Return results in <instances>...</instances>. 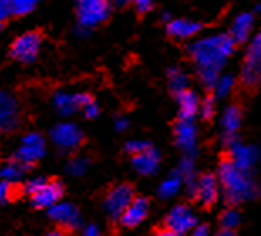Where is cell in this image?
<instances>
[{"instance_id":"cell-1","label":"cell","mask_w":261,"mask_h":236,"mask_svg":"<svg viewBox=\"0 0 261 236\" xmlns=\"http://www.w3.org/2000/svg\"><path fill=\"white\" fill-rule=\"evenodd\" d=\"M234 49L236 44L229 37V34H211V36L196 39L189 46V54L204 88L213 89L227 59L234 54Z\"/></svg>"},{"instance_id":"cell-2","label":"cell","mask_w":261,"mask_h":236,"mask_svg":"<svg viewBox=\"0 0 261 236\" xmlns=\"http://www.w3.org/2000/svg\"><path fill=\"white\" fill-rule=\"evenodd\" d=\"M218 177L224 199L231 206L241 204V202L253 199L258 194V185L251 177V172L238 169L229 159L219 164Z\"/></svg>"},{"instance_id":"cell-3","label":"cell","mask_w":261,"mask_h":236,"mask_svg":"<svg viewBox=\"0 0 261 236\" xmlns=\"http://www.w3.org/2000/svg\"><path fill=\"white\" fill-rule=\"evenodd\" d=\"M240 80L246 88H254L261 80V34L251 36L241 66Z\"/></svg>"},{"instance_id":"cell-4","label":"cell","mask_w":261,"mask_h":236,"mask_svg":"<svg viewBox=\"0 0 261 236\" xmlns=\"http://www.w3.org/2000/svg\"><path fill=\"white\" fill-rule=\"evenodd\" d=\"M110 12V0H77V26L91 31L107 20Z\"/></svg>"},{"instance_id":"cell-5","label":"cell","mask_w":261,"mask_h":236,"mask_svg":"<svg viewBox=\"0 0 261 236\" xmlns=\"http://www.w3.org/2000/svg\"><path fill=\"white\" fill-rule=\"evenodd\" d=\"M41 46H42L41 34L36 31L24 32L19 37L14 39L12 46H10V56L15 61L24 64L34 63L39 56V51H41Z\"/></svg>"},{"instance_id":"cell-6","label":"cell","mask_w":261,"mask_h":236,"mask_svg":"<svg viewBox=\"0 0 261 236\" xmlns=\"http://www.w3.org/2000/svg\"><path fill=\"white\" fill-rule=\"evenodd\" d=\"M51 142L63 152H73L83 144V130L73 122H61L51 128Z\"/></svg>"},{"instance_id":"cell-7","label":"cell","mask_w":261,"mask_h":236,"mask_svg":"<svg viewBox=\"0 0 261 236\" xmlns=\"http://www.w3.org/2000/svg\"><path fill=\"white\" fill-rule=\"evenodd\" d=\"M133 198H135V191L130 184H118L113 189H110L108 194L105 196L103 207L110 218L118 219Z\"/></svg>"},{"instance_id":"cell-8","label":"cell","mask_w":261,"mask_h":236,"mask_svg":"<svg viewBox=\"0 0 261 236\" xmlns=\"http://www.w3.org/2000/svg\"><path fill=\"white\" fill-rule=\"evenodd\" d=\"M46 154V140L41 133H27L20 142V147L15 152V160L22 162L25 166H31L34 162L41 160Z\"/></svg>"},{"instance_id":"cell-9","label":"cell","mask_w":261,"mask_h":236,"mask_svg":"<svg viewBox=\"0 0 261 236\" xmlns=\"http://www.w3.org/2000/svg\"><path fill=\"white\" fill-rule=\"evenodd\" d=\"M197 223H199L197 216L194 215V211L184 204L172 207L167 218H165V226H167V229H170V231H174L177 236L187 234Z\"/></svg>"},{"instance_id":"cell-10","label":"cell","mask_w":261,"mask_h":236,"mask_svg":"<svg viewBox=\"0 0 261 236\" xmlns=\"http://www.w3.org/2000/svg\"><path fill=\"white\" fill-rule=\"evenodd\" d=\"M47 215L54 223L59 224L61 228L68 229V231H74L81 226V215L77 211V207L71 202H61L58 201L56 204L47 207Z\"/></svg>"},{"instance_id":"cell-11","label":"cell","mask_w":261,"mask_h":236,"mask_svg":"<svg viewBox=\"0 0 261 236\" xmlns=\"http://www.w3.org/2000/svg\"><path fill=\"white\" fill-rule=\"evenodd\" d=\"M175 144L186 155H196L197 152V127L194 118H179L175 123Z\"/></svg>"},{"instance_id":"cell-12","label":"cell","mask_w":261,"mask_h":236,"mask_svg":"<svg viewBox=\"0 0 261 236\" xmlns=\"http://www.w3.org/2000/svg\"><path fill=\"white\" fill-rule=\"evenodd\" d=\"M227 149H229V160L238 169H241V171L251 172L253 167L258 164L259 149L256 147V145L241 144L240 140H238V142L231 144Z\"/></svg>"},{"instance_id":"cell-13","label":"cell","mask_w":261,"mask_h":236,"mask_svg":"<svg viewBox=\"0 0 261 236\" xmlns=\"http://www.w3.org/2000/svg\"><path fill=\"white\" fill-rule=\"evenodd\" d=\"M19 125V101L9 91H0V132H12Z\"/></svg>"},{"instance_id":"cell-14","label":"cell","mask_w":261,"mask_h":236,"mask_svg":"<svg viewBox=\"0 0 261 236\" xmlns=\"http://www.w3.org/2000/svg\"><path fill=\"white\" fill-rule=\"evenodd\" d=\"M91 97L86 93H68L56 91L53 95V106L61 116H71L74 111L81 110V106L90 101Z\"/></svg>"},{"instance_id":"cell-15","label":"cell","mask_w":261,"mask_h":236,"mask_svg":"<svg viewBox=\"0 0 261 236\" xmlns=\"http://www.w3.org/2000/svg\"><path fill=\"white\" fill-rule=\"evenodd\" d=\"M192 194L202 206H213L219 198L218 177L213 176V174H202V176H199L196 185H194Z\"/></svg>"},{"instance_id":"cell-16","label":"cell","mask_w":261,"mask_h":236,"mask_svg":"<svg viewBox=\"0 0 261 236\" xmlns=\"http://www.w3.org/2000/svg\"><path fill=\"white\" fill-rule=\"evenodd\" d=\"M241 110L240 106L231 105L226 106L223 115H221V127H223V142L229 147L231 144L238 142V132L241 128Z\"/></svg>"},{"instance_id":"cell-17","label":"cell","mask_w":261,"mask_h":236,"mask_svg":"<svg viewBox=\"0 0 261 236\" xmlns=\"http://www.w3.org/2000/svg\"><path fill=\"white\" fill-rule=\"evenodd\" d=\"M63 194H64V187L59 181H46V184L37 193L31 196V201L39 209H47V207H51L58 201H61Z\"/></svg>"},{"instance_id":"cell-18","label":"cell","mask_w":261,"mask_h":236,"mask_svg":"<svg viewBox=\"0 0 261 236\" xmlns=\"http://www.w3.org/2000/svg\"><path fill=\"white\" fill-rule=\"evenodd\" d=\"M148 209H150V202H148L147 198H133L130 201V204L126 206V209L121 213V216L118 219H120V223L123 224V226L135 228L147 218Z\"/></svg>"},{"instance_id":"cell-19","label":"cell","mask_w":261,"mask_h":236,"mask_svg":"<svg viewBox=\"0 0 261 236\" xmlns=\"http://www.w3.org/2000/svg\"><path fill=\"white\" fill-rule=\"evenodd\" d=\"M132 157H133L132 159L133 169L138 174H142V176H153V174H157L160 166V152L157 149H153L152 145Z\"/></svg>"},{"instance_id":"cell-20","label":"cell","mask_w":261,"mask_h":236,"mask_svg":"<svg viewBox=\"0 0 261 236\" xmlns=\"http://www.w3.org/2000/svg\"><path fill=\"white\" fill-rule=\"evenodd\" d=\"M254 22L256 20H254L253 12H241L234 17L229 29V37L234 41V44H244L251 39Z\"/></svg>"},{"instance_id":"cell-21","label":"cell","mask_w":261,"mask_h":236,"mask_svg":"<svg viewBox=\"0 0 261 236\" xmlns=\"http://www.w3.org/2000/svg\"><path fill=\"white\" fill-rule=\"evenodd\" d=\"M202 26L191 19H172L167 22V32L175 39H192L201 32Z\"/></svg>"},{"instance_id":"cell-22","label":"cell","mask_w":261,"mask_h":236,"mask_svg":"<svg viewBox=\"0 0 261 236\" xmlns=\"http://www.w3.org/2000/svg\"><path fill=\"white\" fill-rule=\"evenodd\" d=\"M177 98V103H179V115L180 118H194L197 115V110H199V95L192 89H184V91L177 93L175 95Z\"/></svg>"},{"instance_id":"cell-23","label":"cell","mask_w":261,"mask_h":236,"mask_svg":"<svg viewBox=\"0 0 261 236\" xmlns=\"http://www.w3.org/2000/svg\"><path fill=\"white\" fill-rule=\"evenodd\" d=\"M179 172V176L182 177V182L187 185L189 193H194V185L197 181V174H196V164H194L192 155H186L182 157L179 162V167L175 169Z\"/></svg>"},{"instance_id":"cell-24","label":"cell","mask_w":261,"mask_h":236,"mask_svg":"<svg viewBox=\"0 0 261 236\" xmlns=\"http://www.w3.org/2000/svg\"><path fill=\"white\" fill-rule=\"evenodd\" d=\"M25 164H22L19 160H10V162H5V164H0V181H7V182H19L24 174L27 171Z\"/></svg>"},{"instance_id":"cell-25","label":"cell","mask_w":261,"mask_h":236,"mask_svg":"<svg viewBox=\"0 0 261 236\" xmlns=\"http://www.w3.org/2000/svg\"><path fill=\"white\" fill-rule=\"evenodd\" d=\"M182 185H184V182H182V177L179 176V172L174 171L169 177H165L164 181L160 182V185H159V196L162 199L174 198V196L182 189Z\"/></svg>"},{"instance_id":"cell-26","label":"cell","mask_w":261,"mask_h":236,"mask_svg":"<svg viewBox=\"0 0 261 236\" xmlns=\"http://www.w3.org/2000/svg\"><path fill=\"white\" fill-rule=\"evenodd\" d=\"M167 78H169V88H170L175 95H177V93H180V91H184V89H187V88H189V83H191V81H189L187 73H186V71H182L180 67H177V66L169 67Z\"/></svg>"},{"instance_id":"cell-27","label":"cell","mask_w":261,"mask_h":236,"mask_svg":"<svg viewBox=\"0 0 261 236\" xmlns=\"http://www.w3.org/2000/svg\"><path fill=\"white\" fill-rule=\"evenodd\" d=\"M234 88H236V78H234V75H229V73H224V75L221 73L213 86L214 95L218 98L229 97V95L234 91Z\"/></svg>"},{"instance_id":"cell-28","label":"cell","mask_w":261,"mask_h":236,"mask_svg":"<svg viewBox=\"0 0 261 236\" xmlns=\"http://www.w3.org/2000/svg\"><path fill=\"white\" fill-rule=\"evenodd\" d=\"M12 15H27L34 12L41 0H7Z\"/></svg>"},{"instance_id":"cell-29","label":"cell","mask_w":261,"mask_h":236,"mask_svg":"<svg viewBox=\"0 0 261 236\" xmlns=\"http://www.w3.org/2000/svg\"><path fill=\"white\" fill-rule=\"evenodd\" d=\"M88 169H90V159H86V157H83V155L73 157V159L68 162V172L74 177H80L83 174H86Z\"/></svg>"},{"instance_id":"cell-30","label":"cell","mask_w":261,"mask_h":236,"mask_svg":"<svg viewBox=\"0 0 261 236\" xmlns=\"http://www.w3.org/2000/svg\"><path fill=\"white\" fill-rule=\"evenodd\" d=\"M219 221H221V226L224 229H236L241 223V215H240V211L231 207V209H226L223 215H221Z\"/></svg>"},{"instance_id":"cell-31","label":"cell","mask_w":261,"mask_h":236,"mask_svg":"<svg viewBox=\"0 0 261 236\" xmlns=\"http://www.w3.org/2000/svg\"><path fill=\"white\" fill-rule=\"evenodd\" d=\"M197 113L201 115L202 118H205V120H209V118H213L214 113H216V101L213 97H207L199 101V110Z\"/></svg>"},{"instance_id":"cell-32","label":"cell","mask_w":261,"mask_h":236,"mask_svg":"<svg viewBox=\"0 0 261 236\" xmlns=\"http://www.w3.org/2000/svg\"><path fill=\"white\" fill-rule=\"evenodd\" d=\"M15 187L12 182L7 181H0V204H7L14 199Z\"/></svg>"},{"instance_id":"cell-33","label":"cell","mask_w":261,"mask_h":236,"mask_svg":"<svg viewBox=\"0 0 261 236\" xmlns=\"http://www.w3.org/2000/svg\"><path fill=\"white\" fill-rule=\"evenodd\" d=\"M46 181H47L46 177H32V179H29V181L24 184V193L32 196L34 193H37V191L41 189L44 184H46Z\"/></svg>"},{"instance_id":"cell-34","label":"cell","mask_w":261,"mask_h":236,"mask_svg":"<svg viewBox=\"0 0 261 236\" xmlns=\"http://www.w3.org/2000/svg\"><path fill=\"white\" fill-rule=\"evenodd\" d=\"M150 147V144L147 142V140H128V142L125 144V150L128 152L130 155H135L138 154V152L145 150Z\"/></svg>"},{"instance_id":"cell-35","label":"cell","mask_w":261,"mask_h":236,"mask_svg":"<svg viewBox=\"0 0 261 236\" xmlns=\"http://www.w3.org/2000/svg\"><path fill=\"white\" fill-rule=\"evenodd\" d=\"M81 110H83V113H85L86 118H96L99 115V106L93 98L90 101H86V103L81 106Z\"/></svg>"},{"instance_id":"cell-36","label":"cell","mask_w":261,"mask_h":236,"mask_svg":"<svg viewBox=\"0 0 261 236\" xmlns=\"http://www.w3.org/2000/svg\"><path fill=\"white\" fill-rule=\"evenodd\" d=\"M138 14H147L153 9V0H130Z\"/></svg>"},{"instance_id":"cell-37","label":"cell","mask_w":261,"mask_h":236,"mask_svg":"<svg viewBox=\"0 0 261 236\" xmlns=\"http://www.w3.org/2000/svg\"><path fill=\"white\" fill-rule=\"evenodd\" d=\"M189 236H211V228L207 224H196L191 231H189Z\"/></svg>"},{"instance_id":"cell-38","label":"cell","mask_w":261,"mask_h":236,"mask_svg":"<svg viewBox=\"0 0 261 236\" xmlns=\"http://www.w3.org/2000/svg\"><path fill=\"white\" fill-rule=\"evenodd\" d=\"M10 15H12V12H10L9 2L7 0H0V24H4Z\"/></svg>"},{"instance_id":"cell-39","label":"cell","mask_w":261,"mask_h":236,"mask_svg":"<svg viewBox=\"0 0 261 236\" xmlns=\"http://www.w3.org/2000/svg\"><path fill=\"white\" fill-rule=\"evenodd\" d=\"M130 125V122H128V118H125V116H118L115 120V128H116V132H125L126 128H128Z\"/></svg>"},{"instance_id":"cell-40","label":"cell","mask_w":261,"mask_h":236,"mask_svg":"<svg viewBox=\"0 0 261 236\" xmlns=\"http://www.w3.org/2000/svg\"><path fill=\"white\" fill-rule=\"evenodd\" d=\"M81 236H101V231H99V228L94 226V224H88L81 231Z\"/></svg>"},{"instance_id":"cell-41","label":"cell","mask_w":261,"mask_h":236,"mask_svg":"<svg viewBox=\"0 0 261 236\" xmlns=\"http://www.w3.org/2000/svg\"><path fill=\"white\" fill-rule=\"evenodd\" d=\"M216 236H236V233H234V229H224L223 228Z\"/></svg>"},{"instance_id":"cell-42","label":"cell","mask_w":261,"mask_h":236,"mask_svg":"<svg viewBox=\"0 0 261 236\" xmlns=\"http://www.w3.org/2000/svg\"><path fill=\"white\" fill-rule=\"evenodd\" d=\"M155 236H177V234H175L174 231H170V229L165 228V229H162V231H159Z\"/></svg>"},{"instance_id":"cell-43","label":"cell","mask_w":261,"mask_h":236,"mask_svg":"<svg viewBox=\"0 0 261 236\" xmlns=\"http://www.w3.org/2000/svg\"><path fill=\"white\" fill-rule=\"evenodd\" d=\"M130 0H110V4L112 5H116V7H121V5H125V4H128Z\"/></svg>"},{"instance_id":"cell-44","label":"cell","mask_w":261,"mask_h":236,"mask_svg":"<svg viewBox=\"0 0 261 236\" xmlns=\"http://www.w3.org/2000/svg\"><path fill=\"white\" fill-rule=\"evenodd\" d=\"M160 17H162V20L165 22V24H167V22L172 19V15H170L169 12H162V15H160Z\"/></svg>"},{"instance_id":"cell-45","label":"cell","mask_w":261,"mask_h":236,"mask_svg":"<svg viewBox=\"0 0 261 236\" xmlns=\"http://www.w3.org/2000/svg\"><path fill=\"white\" fill-rule=\"evenodd\" d=\"M46 236H64L63 231H59V229H54V231H49Z\"/></svg>"},{"instance_id":"cell-46","label":"cell","mask_w":261,"mask_h":236,"mask_svg":"<svg viewBox=\"0 0 261 236\" xmlns=\"http://www.w3.org/2000/svg\"><path fill=\"white\" fill-rule=\"evenodd\" d=\"M0 32H2V24H0Z\"/></svg>"}]
</instances>
